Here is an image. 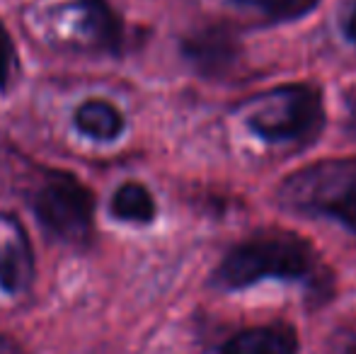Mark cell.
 I'll return each mask as SVG.
<instances>
[{"label": "cell", "mask_w": 356, "mask_h": 354, "mask_svg": "<svg viewBox=\"0 0 356 354\" xmlns=\"http://www.w3.org/2000/svg\"><path fill=\"white\" fill-rule=\"evenodd\" d=\"M264 279L318 284L323 279L318 250L289 231H264L235 246L213 274L220 289L238 291Z\"/></svg>", "instance_id": "6da1fadb"}, {"label": "cell", "mask_w": 356, "mask_h": 354, "mask_svg": "<svg viewBox=\"0 0 356 354\" xmlns=\"http://www.w3.org/2000/svg\"><path fill=\"white\" fill-rule=\"evenodd\" d=\"M282 207L305 216H327L356 236V158L318 161L279 187Z\"/></svg>", "instance_id": "7a4b0ae2"}, {"label": "cell", "mask_w": 356, "mask_h": 354, "mask_svg": "<svg viewBox=\"0 0 356 354\" xmlns=\"http://www.w3.org/2000/svg\"><path fill=\"white\" fill-rule=\"evenodd\" d=\"M248 129L267 143L315 141L325 127L323 95L313 86H282L248 102Z\"/></svg>", "instance_id": "3957f363"}, {"label": "cell", "mask_w": 356, "mask_h": 354, "mask_svg": "<svg viewBox=\"0 0 356 354\" xmlns=\"http://www.w3.org/2000/svg\"><path fill=\"white\" fill-rule=\"evenodd\" d=\"M34 214L49 233L66 243H85L92 236L95 197L83 182L54 172L34 194Z\"/></svg>", "instance_id": "277c9868"}, {"label": "cell", "mask_w": 356, "mask_h": 354, "mask_svg": "<svg viewBox=\"0 0 356 354\" xmlns=\"http://www.w3.org/2000/svg\"><path fill=\"white\" fill-rule=\"evenodd\" d=\"M182 54L202 76L220 78L230 73L240 61V39L225 24H211L189 34L182 42Z\"/></svg>", "instance_id": "5b68a950"}, {"label": "cell", "mask_w": 356, "mask_h": 354, "mask_svg": "<svg viewBox=\"0 0 356 354\" xmlns=\"http://www.w3.org/2000/svg\"><path fill=\"white\" fill-rule=\"evenodd\" d=\"M34 274V257L29 241L17 221L0 223V289L19 293L29 287Z\"/></svg>", "instance_id": "8992f818"}, {"label": "cell", "mask_w": 356, "mask_h": 354, "mask_svg": "<svg viewBox=\"0 0 356 354\" xmlns=\"http://www.w3.org/2000/svg\"><path fill=\"white\" fill-rule=\"evenodd\" d=\"M298 335L289 323L248 328L223 342L218 354H296Z\"/></svg>", "instance_id": "52a82bcc"}, {"label": "cell", "mask_w": 356, "mask_h": 354, "mask_svg": "<svg viewBox=\"0 0 356 354\" xmlns=\"http://www.w3.org/2000/svg\"><path fill=\"white\" fill-rule=\"evenodd\" d=\"M75 129L83 136L92 138L99 143H112L122 136L124 131V117L112 102L107 99H85L75 109Z\"/></svg>", "instance_id": "ba28073f"}, {"label": "cell", "mask_w": 356, "mask_h": 354, "mask_svg": "<svg viewBox=\"0 0 356 354\" xmlns=\"http://www.w3.org/2000/svg\"><path fill=\"white\" fill-rule=\"evenodd\" d=\"M109 211L114 218L127 223H150L155 218V199L150 189L141 182H124L114 192Z\"/></svg>", "instance_id": "9c48e42d"}, {"label": "cell", "mask_w": 356, "mask_h": 354, "mask_svg": "<svg viewBox=\"0 0 356 354\" xmlns=\"http://www.w3.org/2000/svg\"><path fill=\"white\" fill-rule=\"evenodd\" d=\"M83 24L90 39L107 51H117L122 44V22L104 0H80Z\"/></svg>", "instance_id": "30bf717a"}, {"label": "cell", "mask_w": 356, "mask_h": 354, "mask_svg": "<svg viewBox=\"0 0 356 354\" xmlns=\"http://www.w3.org/2000/svg\"><path fill=\"white\" fill-rule=\"evenodd\" d=\"M245 8H252L269 19H298L313 13L320 0H233Z\"/></svg>", "instance_id": "8fae6325"}, {"label": "cell", "mask_w": 356, "mask_h": 354, "mask_svg": "<svg viewBox=\"0 0 356 354\" xmlns=\"http://www.w3.org/2000/svg\"><path fill=\"white\" fill-rule=\"evenodd\" d=\"M15 66H17V51H15L10 32L5 29V24L0 22V92L10 86Z\"/></svg>", "instance_id": "7c38bea8"}, {"label": "cell", "mask_w": 356, "mask_h": 354, "mask_svg": "<svg viewBox=\"0 0 356 354\" xmlns=\"http://www.w3.org/2000/svg\"><path fill=\"white\" fill-rule=\"evenodd\" d=\"M344 34H347L349 42L356 44V5L347 13V17H344Z\"/></svg>", "instance_id": "4fadbf2b"}, {"label": "cell", "mask_w": 356, "mask_h": 354, "mask_svg": "<svg viewBox=\"0 0 356 354\" xmlns=\"http://www.w3.org/2000/svg\"><path fill=\"white\" fill-rule=\"evenodd\" d=\"M339 354H356V332L354 335L347 337V342L342 345V350H339Z\"/></svg>", "instance_id": "5bb4252c"}]
</instances>
